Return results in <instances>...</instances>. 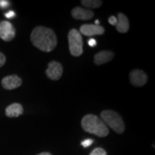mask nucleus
<instances>
[{
  "label": "nucleus",
  "instance_id": "obj_1",
  "mask_svg": "<svg viewBox=\"0 0 155 155\" xmlns=\"http://www.w3.org/2000/svg\"><path fill=\"white\" fill-rule=\"evenodd\" d=\"M30 40L35 47L45 53L53 51L58 43L55 32L52 29L43 26L34 28L31 33Z\"/></svg>",
  "mask_w": 155,
  "mask_h": 155
},
{
  "label": "nucleus",
  "instance_id": "obj_2",
  "mask_svg": "<svg viewBox=\"0 0 155 155\" xmlns=\"http://www.w3.org/2000/svg\"><path fill=\"white\" fill-rule=\"evenodd\" d=\"M81 127L86 132L99 137H105L109 134V129L101 119L93 114H87L81 120Z\"/></svg>",
  "mask_w": 155,
  "mask_h": 155
},
{
  "label": "nucleus",
  "instance_id": "obj_3",
  "mask_svg": "<svg viewBox=\"0 0 155 155\" xmlns=\"http://www.w3.org/2000/svg\"><path fill=\"white\" fill-rule=\"evenodd\" d=\"M101 119L116 133L121 134L124 132V123L121 116L117 112L112 110H104L101 113Z\"/></svg>",
  "mask_w": 155,
  "mask_h": 155
},
{
  "label": "nucleus",
  "instance_id": "obj_4",
  "mask_svg": "<svg viewBox=\"0 0 155 155\" xmlns=\"http://www.w3.org/2000/svg\"><path fill=\"white\" fill-rule=\"evenodd\" d=\"M68 45L70 53L74 57H79L83 54V38L76 29H72L68 32Z\"/></svg>",
  "mask_w": 155,
  "mask_h": 155
},
{
  "label": "nucleus",
  "instance_id": "obj_5",
  "mask_svg": "<svg viewBox=\"0 0 155 155\" xmlns=\"http://www.w3.org/2000/svg\"><path fill=\"white\" fill-rule=\"evenodd\" d=\"M45 73L48 78L53 81H58L62 77L63 68L62 65L57 61H53L48 63Z\"/></svg>",
  "mask_w": 155,
  "mask_h": 155
},
{
  "label": "nucleus",
  "instance_id": "obj_6",
  "mask_svg": "<svg viewBox=\"0 0 155 155\" xmlns=\"http://www.w3.org/2000/svg\"><path fill=\"white\" fill-rule=\"evenodd\" d=\"M15 37V29L8 21H2L0 23V38L4 41L9 42Z\"/></svg>",
  "mask_w": 155,
  "mask_h": 155
},
{
  "label": "nucleus",
  "instance_id": "obj_7",
  "mask_svg": "<svg viewBox=\"0 0 155 155\" xmlns=\"http://www.w3.org/2000/svg\"><path fill=\"white\" fill-rule=\"evenodd\" d=\"M129 80L134 86L141 87L146 84L148 78L143 71L139 69H134L132 70L129 74Z\"/></svg>",
  "mask_w": 155,
  "mask_h": 155
},
{
  "label": "nucleus",
  "instance_id": "obj_8",
  "mask_svg": "<svg viewBox=\"0 0 155 155\" xmlns=\"http://www.w3.org/2000/svg\"><path fill=\"white\" fill-rule=\"evenodd\" d=\"M105 32V29L101 25L86 24L81 25L80 28V33L87 37L95 35H101Z\"/></svg>",
  "mask_w": 155,
  "mask_h": 155
},
{
  "label": "nucleus",
  "instance_id": "obj_9",
  "mask_svg": "<svg viewBox=\"0 0 155 155\" xmlns=\"http://www.w3.org/2000/svg\"><path fill=\"white\" fill-rule=\"evenodd\" d=\"M22 79L17 75H11L4 78L2 81V86L7 90H13L19 88L22 85Z\"/></svg>",
  "mask_w": 155,
  "mask_h": 155
},
{
  "label": "nucleus",
  "instance_id": "obj_10",
  "mask_svg": "<svg viewBox=\"0 0 155 155\" xmlns=\"http://www.w3.org/2000/svg\"><path fill=\"white\" fill-rule=\"evenodd\" d=\"M72 17L78 20H89L94 16V12L91 9H84L80 7H76L71 11Z\"/></svg>",
  "mask_w": 155,
  "mask_h": 155
},
{
  "label": "nucleus",
  "instance_id": "obj_11",
  "mask_svg": "<svg viewBox=\"0 0 155 155\" xmlns=\"http://www.w3.org/2000/svg\"><path fill=\"white\" fill-rule=\"evenodd\" d=\"M114 57V53L108 50H103L96 53L94 56V63L96 65H101L111 61Z\"/></svg>",
  "mask_w": 155,
  "mask_h": 155
},
{
  "label": "nucleus",
  "instance_id": "obj_12",
  "mask_svg": "<svg viewBox=\"0 0 155 155\" xmlns=\"http://www.w3.org/2000/svg\"><path fill=\"white\" fill-rule=\"evenodd\" d=\"M116 30L120 33H127L129 30V22L127 17L123 13L118 14L117 23L116 25Z\"/></svg>",
  "mask_w": 155,
  "mask_h": 155
},
{
  "label": "nucleus",
  "instance_id": "obj_13",
  "mask_svg": "<svg viewBox=\"0 0 155 155\" xmlns=\"http://www.w3.org/2000/svg\"><path fill=\"white\" fill-rule=\"evenodd\" d=\"M24 112L22 106L19 104H11L9 106H7L5 110V114L7 117L12 118V117H18L19 116L22 115Z\"/></svg>",
  "mask_w": 155,
  "mask_h": 155
},
{
  "label": "nucleus",
  "instance_id": "obj_14",
  "mask_svg": "<svg viewBox=\"0 0 155 155\" xmlns=\"http://www.w3.org/2000/svg\"><path fill=\"white\" fill-rule=\"evenodd\" d=\"M102 1H100V0H82L81 1V4L84 7L90 9L99 8L102 5Z\"/></svg>",
  "mask_w": 155,
  "mask_h": 155
},
{
  "label": "nucleus",
  "instance_id": "obj_15",
  "mask_svg": "<svg viewBox=\"0 0 155 155\" xmlns=\"http://www.w3.org/2000/svg\"><path fill=\"white\" fill-rule=\"evenodd\" d=\"M89 155H107V153L103 148L98 147V148L94 149Z\"/></svg>",
  "mask_w": 155,
  "mask_h": 155
},
{
  "label": "nucleus",
  "instance_id": "obj_16",
  "mask_svg": "<svg viewBox=\"0 0 155 155\" xmlns=\"http://www.w3.org/2000/svg\"><path fill=\"white\" fill-rule=\"evenodd\" d=\"M93 143H94V140H93V139H86V140L83 141L82 142H81V145H82L83 147H88L89 146H91Z\"/></svg>",
  "mask_w": 155,
  "mask_h": 155
},
{
  "label": "nucleus",
  "instance_id": "obj_17",
  "mask_svg": "<svg viewBox=\"0 0 155 155\" xmlns=\"http://www.w3.org/2000/svg\"><path fill=\"white\" fill-rule=\"evenodd\" d=\"M9 5V2L8 1L5 0H0V8L1 9H6L8 7Z\"/></svg>",
  "mask_w": 155,
  "mask_h": 155
},
{
  "label": "nucleus",
  "instance_id": "obj_18",
  "mask_svg": "<svg viewBox=\"0 0 155 155\" xmlns=\"http://www.w3.org/2000/svg\"><path fill=\"white\" fill-rule=\"evenodd\" d=\"M108 22H109L110 25L116 26V23H117V18L114 16H111L108 18Z\"/></svg>",
  "mask_w": 155,
  "mask_h": 155
},
{
  "label": "nucleus",
  "instance_id": "obj_19",
  "mask_svg": "<svg viewBox=\"0 0 155 155\" xmlns=\"http://www.w3.org/2000/svg\"><path fill=\"white\" fill-rule=\"evenodd\" d=\"M5 62H6V58L5 55L0 52V68L2 67L3 65H5Z\"/></svg>",
  "mask_w": 155,
  "mask_h": 155
},
{
  "label": "nucleus",
  "instance_id": "obj_20",
  "mask_svg": "<svg viewBox=\"0 0 155 155\" xmlns=\"http://www.w3.org/2000/svg\"><path fill=\"white\" fill-rule=\"evenodd\" d=\"M88 45L91 46V47H92V48L95 47V46L96 45V40H95V39L91 38L88 40Z\"/></svg>",
  "mask_w": 155,
  "mask_h": 155
},
{
  "label": "nucleus",
  "instance_id": "obj_21",
  "mask_svg": "<svg viewBox=\"0 0 155 155\" xmlns=\"http://www.w3.org/2000/svg\"><path fill=\"white\" fill-rule=\"evenodd\" d=\"M5 16L6 17H7V18L11 19L15 16V13L13 11H9V12H7V14L5 15Z\"/></svg>",
  "mask_w": 155,
  "mask_h": 155
},
{
  "label": "nucleus",
  "instance_id": "obj_22",
  "mask_svg": "<svg viewBox=\"0 0 155 155\" xmlns=\"http://www.w3.org/2000/svg\"><path fill=\"white\" fill-rule=\"evenodd\" d=\"M37 155H52V154L49 152H42V153H40V154H37Z\"/></svg>",
  "mask_w": 155,
  "mask_h": 155
},
{
  "label": "nucleus",
  "instance_id": "obj_23",
  "mask_svg": "<svg viewBox=\"0 0 155 155\" xmlns=\"http://www.w3.org/2000/svg\"><path fill=\"white\" fill-rule=\"evenodd\" d=\"M95 25H99V21H98V19H96V20L95 21Z\"/></svg>",
  "mask_w": 155,
  "mask_h": 155
}]
</instances>
